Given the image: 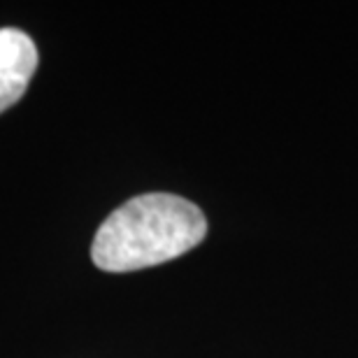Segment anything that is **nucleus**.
<instances>
[{
  "instance_id": "nucleus-1",
  "label": "nucleus",
  "mask_w": 358,
  "mask_h": 358,
  "mask_svg": "<svg viewBox=\"0 0 358 358\" xmlns=\"http://www.w3.org/2000/svg\"><path fill=\"white\" fill-rule=\"evenodd\" d=\"M207 235L203 210L175 193H142L117 207L91 245V261L105 272L145 270L179 259Z\"/></svg>"
},
{
  "instance_id": "nucleus-2",
  "label": "nucleus",
  "mask_w": 358,
  "mask_h": 358,
  "mask_svg": "<svg viewBox=\"0 0 358 358\" xmlns=\"http://www.w3.org/2000/svg\"><path fill=\"white\" fill-rule=\"evenodd\" d=\"M38 47L19 28H0V112L19 103L38 68Z\"/></svg>"
}]
</instances>
